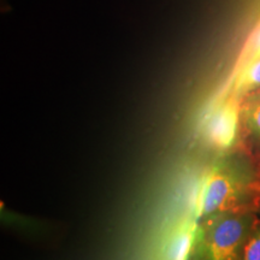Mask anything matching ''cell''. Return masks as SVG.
<instances>
[{
    "label": "cell",
    "instance_id": "3957f363",
    "mask_svg": "<svg viewBox=\"0 0 260 260\" xmlns=\"http://www.w3.org/2000/svg\"><path fill=\"white\" fill-rule=\"evenodd\" d=\"M241 100L228 94L205 118L201 135L211 149L223 154L233 151L241 136Z\"/></svg>",
    "mask_w": 260,
    "mask_h": 260
},
{
    "label": "cell",
    "instance_id": "52a82bcc",
    "mask_svg": "<svg viewBox=\"0 0 260 260\" xmlns=\"http://www.w3.org/2000/svg\"><path fill=\"white\" fill-rule=\"evenodd\" d=\"M240 260H260V220L249 234Z\"/></svg>",
    "mask_w": 260,
    "mask_h": 260
},
{
    "label": "cell",
    "instance_id": "ba28073f",
    "mask_svg": "<svg viewBox=\"0 0 260 260\" xmlns=\"http://www.w3.org/2000/svg\"><path fill=\"white\" fill-rule=\"evenodd\" d=\"M260 58V25L258 29L254 31V34L252 35L251 40H249L248 45H247L246 51L243 52L242 59L240 61V68L245 67L246 64L251 63V61L259 59Z\"/></svg>",
    "mask_w": 260,
    "mask_h": 260
},
{
    "label": "cell",
    "instance_id": "7a4b0ae2",
    "mask_svg": "<svg viewBox=\"0 0 260 260\" xmlns=\"http://www.w3.org/2000/svg\"><path fill=\"white\" fill-rule=\"evenodd\" d=\"M259 222L255 211H233L198 220L189 260H240Z\"/></svg>",
    "mask_w": 260,
    "mask_h": 260
},
{
    "label": "cell",
    "instance_id": "8992f818",
    "mask_svg": "<svg viewBox=\"0 0 260 260\" xmlns=\"http://www.w3.org/2000/svg\"><path fill=\"white\" fill-rule=\"evenodd\" d=\"M241 135L248 140L253 153H260V102H241Z\"/></svg>",
    "mask_w": 260,
    "mask_h": 260
},
{
    "label": "cell",
    "instance_id": "6da1fadb",
    "mask_svg": "<svg viewBox=\"0 0 260 260\" xmlns=\"http://www.w3.org/2000/svg\"><path fill=\"white\" fill-rule=\"evenodd\" d=\"M260 207V162L253 152L233 149L213 162L200 191L197 220Z\"/></svg>",
    "mask_w": 260,
    "mask_h": 260
},
{
    "label": "cell",
    "instance_id": "277c9868",
    "mask_svg": "<svg viewBox=\"0 0 260 260\" xmlns=\"http://www.w3.org/2000/svg\"><path fill=\"white\" fill-rule=\"evenodd\" d=\"M198 220H183L169 235L164 247V260H189Z\"/></svg>",
    "mask_w": 260,
    "mask_h": 260
},
{
    "label": "cell",
    "instance_id": "5b68a950",
    "mask_svg": "<svg viewBox=\"0 0 260 260\" xmlns=\"http://www.w3.org/2000/svg\"><path fill=\"white\" fill-rule=\"evenodd\" d=\"M260 88V58L236 71L229 95L242 100L247 94Z\"/></svg>",
    "mask_w": 260,
    "mask_h": 260
},
{
    "label": "cell",
    "instance_id": "9c48e42d",
    "mask_svg": "<svg viewBox=\"0 0 260 260\" xmlns=\"http://www.w3.org/2000/svg\"><path fill=\"white\" fill-rule=\"evenodd\" d=\"M241 102H247V103H255L260 102V88L255 89L254 92L247 94V95L243 98Z\"/></svg>",
    "mask_w": 260,
    "mask_h": 260
}]
</instances>
